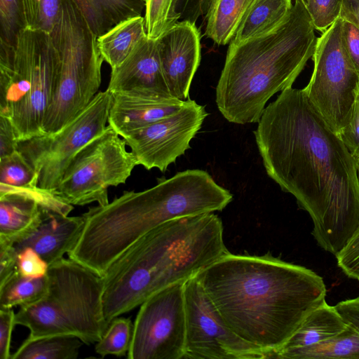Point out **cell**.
I'll return each mask as SVG.
<instances>
[{
	"label": "cell",
	"instance_id": "cell-16",
	"mask_svg": "<svg viewBox=\"0 0 359 359\" xmlns=\"http://www.w3.org/2000/svg\"><path fill=\"white\" fill-rule=\"evenodd\" d=\"M107 90L112 95L173 97L163 74L158 40L148 37L142 40L126 59L111 70Z\"/></svg>",
	"mask_w": 359,
	"mask_h": 359
},
{
	"label": "cell",
	"instance_id": "cell-13",
	"mask_svg": "<svg viewBox=\"0 0 359 359\" xmlns=\"http://www.w3.org/2000/svg\"><path fill=\"white\" fill-rule=\"evenodd\" d=\"M186 343L184 359H269L224 323L196 276L184 283Z\"/></svg>",
	"mask_w": 359,
	"mask_h": 359
},
{
	"label": "cell",
	"instance_id": "cell-34",
	"mask_svg": "<svg viewBox=\"0 0 359 359\" xmlns=\"http://www.w3.org/2000/svg\"><path fill=\"white\" fill-rule=\"evenodd\" d=\"M335 257L344 274L359 280V226Z\"/></svg>",
	"mask_w": 359,
	"mask_h": 359
},
{
	"label": "cell",
	"instance_id": "cell-1",
	"mask_svg": "<svg viewBox=\"0 0 359 359\" xmlns=\"http://www.w3.org/2000/svg\"><path fill=\"white\" fill-rule=\"evenodd\" d=\"M257 123L266 174L309 214L317 244L335 255L359 226L355 158L302 89L283 90Z\"/></svg>",
	"mask_w": 359,
	"mask_h": 359
},
{
	"label": "cell",
	"instance_id": "cell-25",
	"mask_svg": "<svg viewBox=\"0 0 359 359\" xmlns=\"http://www.w3.org/2000/svg\"><path fill=\"white\" fill-rule=\"evenodd\" d=\"M276 359H359V332L350 325L326 340L277 353Z\"/></svg>",
	"mask_w": 359,
	"mask_h": 359
},
{
	"label": "cell",
	"instance_id": "cell-40",
	"mask_svg": "<svg viewBox=\"0 0 359 359\" xmlns=\"http://www.w3.org/2000/svg\"><path fill=\"white\" fill-rule=\"evenodd\" d=\"M210 0H177V12L182 20L196 23L197 20L206 14Z\"/></svg>",
	"mask_w": 359,
	"mask_h": 359
},
{
	"label": "cell",
	"instance_id": "cell-39",
	"mask_svg": "<svg viewBox=\"0 0 359 359\" xmlns=\"http://www.w3.org/2000/svg\"><path fill=\"white\" fill-rule=\"evenodd\" d=\"M341 35L346 52L359 72V27L342 19Z\"/></svg>",
	"mask_w": 359,
	"mask_h": 359
},
{
	"label": "cell",
	"instance_id": "cell-41",
	"mask_svg": "<svg viewBox=\"0 0 359 359\" xmlns=\"http://www.w3.org/2000/svg\"><path fill=\"white\" fill-rule=\"evenodd\" d=\"M18 144V140L11 123L0 116V158L16 151Z\"/></svg>",
	"mask_w": 359,
	"mask_h": 359
},
{
	"label": "cell",
	"instance_id": "cell-11",
	"mask_svg": "<svg viewBox=\"0 0 359 359\" xmlns=\"http://www.w3.org/2000/svg\"><path fill=\"white\" fill-rule=\"evenodd\" d=\"M113 95L98 92L69 123L53 134L18 141V151L37 175V186L54 191L76 154L107 127Z\"/></svg>",
	"mask_w": 359,
	"mask_h": 359
},
{
	"label": "cell",
	"instance_id": "cell-35",
	"mask_svg": "<svg viewBox=\"0 0 359 359\" xmlns=\"http://www.w3.org/2000/svg\"><path fill=\"white\" fill-rule=\"evenodd\" d=\"M49 265L31 248L18 252V270L24 277L40 278L46 276Z\"/></svg>",
	"mask_w": 359,
	"mask_h": 359
},
{
	"label": "cell",
	"instance_id": "cell-30",
	"mask_svg": "<svg viewBox=\"0 0 359 359\" xmlns=\"http://www.w3.org/2000/svg\"><path fill=\"white\" fill-rule=\"evenodd\" d=\"M176 6L177 0H147L144 18L149 39H158L179 22Z\"/></svg>",
	"mask_w": 359,
	"mask_h": 359
},
{
	"label": "cell",
	"instance_id": "cell-21",
	"mask_svg": "<svg viewBox=\"0 0 359 359\" xmlns=\"http://www.w3.org/2000/svg\"><path fill=\"white\" fill-rule=\"evenodd\" d=\"M147 37L142 15L123 20L97 38L99 52L111 70L118 67L137 44Z\"/></svg>",
	"mask_w": 359,
	"mask_h": 359
},
{
	"label": "cell",
	"instance_id": "cell-8",
	"mask_svg": "<svg viewBox=\"0 0 359 359\" xmlns=\"http://www.w3.org/2000/svg\"><path fill=\"white\" fill-rule=\"evenodd\" d=\"M50 34L60 65L56 90L43 122L44 135L65 127L98 93L104 61L97 36L73 0H64L60 19Z\"/></svg>",
	"mask_w": 359,
	"mask_h": 359
},
{
	"label": "cell",
	"instance_id": "cell-28",
	"mask_svg": "<svg viewBox=\"0 0 359 359\" xmlns=\"http://www.w3.org/2000/svg\"><path fill=\"white\" fill-rule=\"evenodd\" d=\"M64 0H22L25 29L51 34L57 23Z\"/></svg>",
	"mask_w": 359,
	"mask_h": 359
},
{
	"label": "cell",
	"instance_id": "cell-4",
	"mask_svg": "<svg viewBox=\"0 0 359 359\" xmlns=\"http://www.w3.org/2000/svg\"><path fill=\"white\" fill-rule=\"evenodd\" d=\"M214 212L181 217L150 230L109 266L103 312L108 324L156 292L185 282L229 253Z\"/></svg>",
	"mask_w": 359,
	"mask_h": 359
},
{
	"label": "cell",
	"instance_id": "cell-27",
	"mask_svg": "<svg viewBox=\"0 0 359 359\" xmlns=\"http://www.w3.org/2000/svg\"><path fill=\"white\" fill-rule=\"evenodd\" d=\"M48 289L47 275L27 278L20 275L18 270L0 286V309L34 304L46 296Z\"/></svg>",
	"mask_w": 359,
	"mask_h": 359
},
{
	"label": "cell",
	"instance_id": "cell-12",
	"mask_svg": "<svg viewBox=\"0 0 359 359\" xmlns=\"http://www.w3.org/2000/svg\"><path fill=\"white\" fill-rule=\"evenodd\" d=\"M184 283L170 285L141 305L133 324L130 359H184L186 311Z\"/></svg>",
	"mask_w": 359,
	"mask_h": 359
},
{
	"label": "cell",
	"instance_id": "cell-24",
	"mask_svg": "<svg viewBox=\"0 0 359 359\" xmlns=\"http://www.w3.org/2000/svg\"><path fill=\"white\" fill-rule=\"evenodd\" d=\"M254 1L210 0L206 13V36L217 45L231 42Z\"/></svg>",
	"mask_w": 359,
	"mask_h": 359
},
{
	"label": "cell",
	"instance_id": "cell-29",
	"mask_svg": "<svg viewBox=\"0 0 359 359\" xmlns=\"http://www.w3.org/2000/svg\"><path fill=\"white\" fill-rule=\"evenodd\" d=\"M133 326L129 318H114L108 325L101 339L96 343V353L102 358L109 355L117 357L127 355L131 346Z\"/></svg>",
	"mask_w": 359,
	"mask_h": 359
},
{
	"label": "cell",
	"instance_id": "cell-31",
	"mask_svg": "<svg viewBox=\"0 0 359 359\" xmlns=\"http://www.w3.org/2000/svg\"><path fill=\"white\" fill-rule=\"evenodd\" d=\"M0 184L11 187L37 186V175L17 150L0 158Z\"/></svg>",
	"mask_w": 359,
	"mask_h": 359
},
{
	"label": "cell",
	"instance_id": "cell-14",
	"mask_svg": "<svg viewBox=\"0 0 359 359\" xmlns=\"http://www.w3.org/2000/svg\"><path fill=\"white\" fill-rule=\"evenodd\" d=\"M208 116L205 106L190 98L175 113L123 138L137 164L162 172L190 149L191 140Z\"/></svg>",
	"mask_w": 359,
	"mask_h": 359
},
{
	"label": "cell",
	"instance_id": "cell-20",
	"mask_svg": "<svg viewBox=\"0 0 359 359\" xmlns=\"http://www.w3.org/2000/svg\"><path fill=\"white\" fill-rule=\"evenodd\" d=\"M347 325L334 306L325 302L311 311L290 338L273 354L326 340L345 330Z\"/></svg>",
	"mask_w": 359,
	"mask_h": 359
},
{
	"label": "cell",
	"instance_id": "cell-18",
	"mask_svg": "<svg viewBox=\"0 0 359 359\" xmlns=\"http://www.w3.org/2000/svg\"><path fill=\"white\" fill-rule=\"evenodd\" d=\"M83 215L69 217L48 212L41 223L23 238L15 242L18 253L31 248L50 265L63 258L76 245L83 229Z\"/></svg>",
	"mask_w": 359,
	"mask_h": 359
},
{
	"label": "cell",
	"instance_id": "cell-23",
	"mask_svg": "<svg viewBox=\"0 0 359 359\" xmlns=\"http://www.w3.org/2000/svg\"><path fill=\"white\" fill-rule=\"evenodd\" d=\"M292 0H255L230 43L238 44L278 27L292 8Z\"/></svg>",
	"mask_w": 359,
	"mask_h": 359
},
{
	"label": "cell",
	"instance_id": "cell-7",
	"mask_svg": "<svg viewBox=\"0 0 359 359\" xmlns=\"http://www.w3.org/2000/svg\"><path fill=\"white\" fill-rule=\"evenodd\" d=\"M48 289L34 304L20 306L15 325L26 327V340L72 335L84 344L97 343L108 327L103 312V276L64 257L49 265Z\"/></svg>",
	"mask_w": 359,
	"mask_h": 359
},
{
	"label": "cell",
	"instance_id": "cell-2",
	"mask_svg": "<svg viewBox=\"0 0 359 359\" xmlns=\"http://www.w3.org/2000/svg\"><path fill=\"white\" fill-rule=\"evenodd\" d=\"M196 277L226 325L269 359L326 302L321 276L270 253L229 252Z\"/></svg>",
	"mask_w": 359,
	"mask_h": 359
},
{
	"label": "cell",
	"instance_id": "cell-22",
	"mask_svg": "<svg viewBox=\"0 0 359 359\" xmlns=\"http://www.w3.org/2000/svg\"><path fill=\"white\" fill-rule=\"evenodd\" d=\"M97 37L121 21L142 15V0H73Z\"/></svg>",
	"mask_w": 359,
	"mask_h": 359
},
{
	"label": "cell",
	"instance_id": "cell-26",
	"mask_svg": "<svg viewBox=\"0 0 359 359\" xmlns=\"http://www.w3.org/2000/svg\"><path fill=\"white\" fill-rule=\"evenodd\" d=\"M84 343L72 335H54L25 340L11 359H75Z\"/></svg>",
	"mask_w": 359,
	"mask_h": 359
},
{
	"label": "cell",
	"instance_id": "cell-44",
	"mask_svg": "<svg viewBox=\"0 0 359 359\" xmlns=\"http://www.w3.org/2000/svg\"><path fill=\"white\" fill-rule=\"evenodd\" d=\"M356 161V165H357V170H358V176L359 180V158H355Z\"/></svg>",
	"mask_w": 359,
	"mask_h": 359
},
{
	"label": "cell",
	"instance_id": "cell-43",
	"mask_svg": "<svg viewBox=\"0 0 359 359\" xmlns=\"http://www.w3.org/2000/svg\"><path fill=\"white\" fill-rule=\"evenodd\" d=\"M359 27V0H343L340 17Z\"/></svg>",
	"mask_w": 359,
	"mask_h": 359
},
{
	"label": "cell",
	"instance_id": "cell-9",
	"mask_svg": "<svg viewBox=\"0 0 359 359\" xmlns=\"http://www.w3.org/2000/svg\"><path fill=\"white\" fill-rule=\"evenodd\" d=\"M121 137L108 125L76 154L53 192L72 205L109 203L108 189L125 184L137 165Z\"/></svg>",
	"mask_w": 359,
	"mask_h": 359
},
{
	"label": "cell",
	"instance_id": "cell-32",
	"mask_svg": "<svg viewBox=\"0 0 359 359\" xmlns=\"http://www.w3.org/2000/svg\"><path fill=\"white\" fill-rule=\"evenodd\" d=\"M25 29L22 0H0V42L13 45Z\"/></svg>",
	"mask_w": 359,
	"mask_h": 359
},
{
	"label": "cell",
	"instance_id": "cell-19",
	"mask_svg": "<svg viewBox=\"0 0 359 359\" xmlns=\"http://www.w3.org/2000/svg\"><path fill=\"white\" fill-rule=\"evenodd\" d=\"M47 213L28 196L0 192V238L15 243L35 229Z\"/></svg>",
	"mask_w": 359,
	"mask_h": 359
},
{
	"label": "cell",
	"instance_id": "cell-6",
	"mask_svg": "<svg viewBox=\"0 0 359 359\" xmlns=\"http://www.w3.org/2000/svg\"><path fill=\"white\" fill-rule=\"evenodd\" d=\"M60 65L49 33L24 29L14 44L0 42V116L11 123L18 141L44 135Z\"/></svg>",
	"mask_w": 359,
	"mask_h": 359
},
{
	"label": "cell",
	"instance_id": "cell-36",
	"mask_svg": "<svg viewBox=\"0 0 359 359\" xmlns=\"http://www.w3.org/2000/svg\"><path fill=\"white\" fill-rule=\"evenodd\" d=\"M337 135L353 157L359 158V93L348 123Z\"/></svg>",
	"mask_w": 359,
	"mask_h": 359
},
{
	"label": "cell",
	"instance_id": "cell-45",
	"mask_svg": "<svg viewBox=\"0 0 359 359\" xmlns=\"http://www.w3.org/2000/svg\"><path fill=\"white\" fill-rule=\"evenodd\" d=\"M142 1H144V3H146L147 0H142Z\"/></svg>",
	"mask_w": 359,
	"mask_h": 359
},
{
	"label": "cell",
	"instance_id": "cell-5",
	"mask_svg": "<svg viewBox=\"0 0 359 359\" xmlns=\"http://www.w3.org/2000/svg\"><path fill=\"white\" fill-rule=\"evenodd\" d=\"M316 29L303 0H294L276 28L238 44L230 43L216 86V104L230 123H257L269 100L291 88L312 58Z\"/></svg>",
	"mask_w": 359,
	"mask_h": 359
},
{
	"label": "cell",
	"instance_id": "cell-10",
	"mask_svg": "<svg viewBox=\"0 0 359 359\" xmlns=\"http://www.w3.org/2000/svg\"><path fill=\"white\" fill-rule=\"evenodd\" d=\"M341 27L339 18L318 38L313 73L302 89L337 134L348 123L359 93V72L344 47Z\"/></svg>",
	"mask_w": 359,
	"mask_h": 359
},
{
	"label": "cell",
	"instance_id": "cell-15",
	"mask_svg": "<svg viewBox=\"0 0 359 359\" xmlns=\"http://www.w3.org/2000/svg\"><path fill=\"white\" fill-rule=\"evenodd\" d=\"M163 74L172 96L185 101L201 61L200 32L196 23L179 21L158 39Z\"/></svg>",
	"mask_w": 359,
	"mask_h": 359
},
{
	"label": "cell",
	"instance_id": "cell-17",
	"mask_svg": "<svg viewBox=\"0 0 359 359\" xmlns=\"http://www.w3.org/2000/svg\"><path fill=\"white\" fill-rule=\"evenodd\" d=\"M174 97L158 98L132 93L113 95L108 125L122 138L178 110L184 104Z\"/></svg>",
	"mask_w": 359,
	"mask_h": 359
},
{
	"label": "cell",
	"instance_id": "cell-42",
	"mask_svg": "<svg viewBox=\"0 0 359 359\" xmlns=\"http://www.w3.org/2000/svg\"><path fill=\"white\" fill-rule=\"evenodd\" d=\"M334 307L346 324L359 332V296L339 302Z\"/></svg>",
	"mask_w": 359,
	"mask_h": 359
},
{
	"label": "cell",
	"instance_id": "cell-38",
	"mask_svg": "<svg viewBox=\"0 0 359 359\" xmlns=\"http://www.w3.org/2000/svg\"><path fill=\"white\" fill-rule=\"evenodd\" d=\"M13 309H0V359H11V335L15 325Z\"/></svg>",
	"mask_w": 359,
	"mask_h": 359
},
{
	"label": "cell",
	"instance_id": "cell-3",
	"mask_svg": "<svg viewBox=\"0 0 359 359\" xmlns=\"http://www.w3.org/2000/svg\"><path fill=\"white\" fill-rule=\"evenodd\" d=\"M231 192L199 169L177 172L142 191H126L107 205L83 214L81 235L69 258L103 276L111 263L137 239L168 221L221 211Z\"/></svg>",
	"mask_w": 359,
	"mask_h": 359
},
{
	"label": "cell",
	"instance_id": "cell-37",
	"mask_svg": "<svg viewBox=\"0 0 359 359\" xmlns=\"http://www.w3.org/2000/svg\"><path fill=\"white\" fill-rule=\"evenodd\" d=\"M18 255L14 243L0 238V286L18 271Z\"/></svg>",
	"mask_w": 359,
	"mask_h": 359
},
{
	"label": "cell",
	"instance_id": "cell-33",
	"mask_svg": "<svg viewBox=\"0 0 359 359\" xmlns=\"http://www.w3.org/2000/svg\"><path fill=\"white\" fill-rule=\"evenodd\" d=\"M316 30L322 33L339 17L343 0H303Z\"/></svg>",
	"mask_w": 359,
	"mask_h": 359
}]
</instances>
